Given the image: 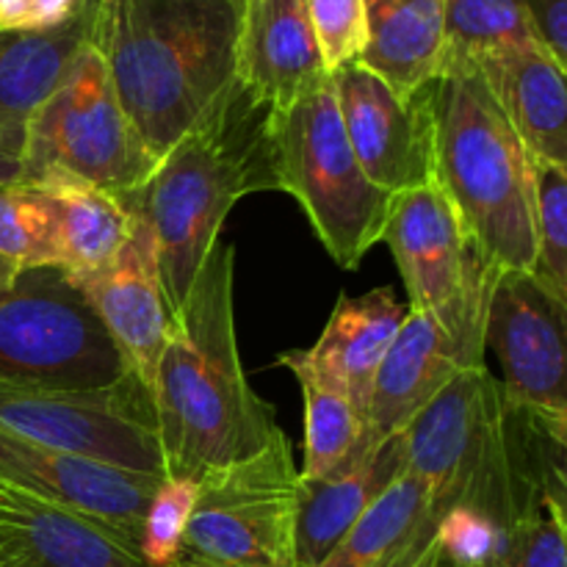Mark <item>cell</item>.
<instances>
[{
	"mask_svg": "<svg viewBox=\"0 0 567 567\" xmlns=\"http://www.w3.org/2000/svg\"><path fill=\"white\" fill-rule=\"evenodd\" d=\"M89 0H25V31H48L72 20Z\"/></svg>",
	"mask_w": 567,
	"mask_h": 567,
	"instance_id": "obj_35",
	"label": "cell"
},
{
	"mask_svg": "<svg viewBox=\"0 0 567 567\" xmlns=\"http://www.w3.org/2000/svg\"><path fill=\"white\" fill-rule=\"evenodd\" d=\"M127 377L109 332L59 269L22 271L0 299V380L109 388Z\"/></svg>",
	"mask_w": 567,
	"mask_h": 567,
	"instance_id": "obj_9",
	"label": "cell"
},
{
	"mask_svg": "<svg viewBox=\"0 0 567 567\" xmlns=\"http://www.w3.org/2000/svg\"><path fill=\"white\" fill-rule=\"evenodd\" d=\"M404 432L391 437L365 426L358 446L319 480H297L293 567H316L330 557L360 515L402 476Z\"/></svg>",
	"mask_w": 567,
	"mask_h": 567,
	"instance_id": "obj_17",
	"label": "cell"
},
{
	"mask_svg": "<svg viewBox=\"0 0 567 567\" xmlns=\"http://www.w3.org/2000/svg\"><path fill=\"white\" fill-rule=\"evenodd\" d=\"M297 480L282 430L252 457L205 471L172 565L293 567Z\"/></svg>",
	"mask_w": 567,
	"mask_h": 567,
	"instance_id": "obj_8",
	"label": "cell"
},
{
	"mask_svg": "<svg viewBox=\"0 0 567 567\" xmlns=\"http://www.w3.org/2000/svg\"><path fill=\"white\" fill-rule=\"evenodd\" d=\"M493 567H567L565 504L548 502L515 524Z\"/></svg>",
	"mask_w": 567,
	"mask_h": 567,
	"instance_id": "obj_30",
	"label": "cell"
},
{
	"mask_svg": "<svg viewBox=\"0 0 567 567\" xmlns=\"http://www.w3.org/2000/svg\"><path fill=\"white\" fill-rule=\"evenodd\" d=\"M20 164L25 183L64 177L120 199L142 188L158 166L92 42L28 120Z\"/></svg>",
	"mask_w": 567,
	"mask_h": 567,
	"instance_id": "obj_7",
	"label": "cell"
},
{
	"mask_svg": "<svg viewBox=\"0 0 567 567\" xmlns=\"http://www.w3.org/2000/svg\"><path fill=\"white\" fill-rule=\"evenodd\" d=\"M435 177L476 252L498 271H532L535 175L518 133L476 64L432 81Z\"/></svg>",
	"mask_w": 567,
	"mask_h": 567,
	"instance_id": "obj_5",
	"label": "cell"
},
{
	"mask_svg": "<svg viewBox=\"0 0 567 567\" xmlns=\"http://www.w3.org/2000/svg\"><path fill=\"white\" fill-rule=\"evenodd\" d=\"M507 532L468 509H452L437 526V565L493 567L502 554Z\"/></svg>",
	"mask_w": 567,
	"mask_h": 567,
	"instance_id": "obj_33",
	"label": "cell"
},
{
	"mask_svg": "<svg viewBox=\"0 0 567 567\" xmlns=\"http://www.w3.org/2000/svg\"><path fill=\"white\" fill-rule=\"evenodd\" d=\"M164 482L0 432V485L109 526L136 548L150 502Z\"/></svg>",
	"mask_w": 567,
	"mask_h": 567,
	"instance_id": "obj_15",
	"label": "cell"
},
{
	"mask_svg": "<svg viewBox=\"0 0 567 567\" xmlns=\"http://www.w3.org/2000/svg\"><path fill=\"white\" fill-rule=\"evenodd\" d=\"M194 491H197V482L166 480L150 502L147 518L142 526V543H138L142 559L150 567L172 565L175 559L188 513H192Z\"/></svg>",
	"mask_w": 567,
	"mask_h": 567,
	"instance_id": "obj_32",
	"label": "cell"
},
{
	"mask_svg": "<svg viewBox=\"0 0 567 567\" xmlns=\"http://www.w3.org/2000/svg\"><path fill=\"white\" fill-rule=\"evenodd\" d=\"M487 305L491 297L457 321L408 310L371 388L369 430L382 437L404 432L449 382L485 365Z\"/></svg>",
	"mask_w": 567,
	"mask_h": 567,
	"instance_id": "obj_14",
	"label": "cell"
},
{
	"mask_svg": "<svg viewBox=\"0 0 567 567\" xmlns=\"http://www.w3.org/2000/svg\"><path fill=\"white\" fill-rule=\"evenodd\" d=\"M75 288L109 332L127 371L142 382L144 391L153 393L155 365L166 343L172 310L147 221L136 214V225L122 252L103 271L86 277Z\"/></svg>",
	"mask_w": 567,
	"mask_h": 567,
	"instance_id": "obj_16",
	"label": "cell"
},
{
	"mask_svg": "<svg viewBox=\"0 0 567 567\" xmlns=\"http://www.w3.org/2000/svg\"><path fill=\"white\" fill-rule=\"evenodd\" d=\"M277 192L291 194L341 269H358L385 236L396 194L365 177L338 111L332 75L282 114H269Z\"/></svg>",
	"mask_w": 567,
	"mask_h": 567,
	"instance_id": "obj_6",
	"label": "cell"
},
{
	"mask_svg": "<svg viewBox=\"0 0 567 567\" xmlns=\"http://www.w3.org/2000/svg\"><path fill=\"white\" fill-rule=\"evenodd\" d=\"M17 181H22L20 158H11V155L0 153V186H3V183H17Z\"/></svg>",
	"mask_w": 567,
	"mask_h": 567,
	"instance_id": "obj_38",
	"label": "cell"
},
{
	"mask_svg": "<svg viewBox=\"0 0 567 567\" xmlns=\"http://www.w3.org/2000/svg\"><path fill=\"white\" fill-rule=\"evenodd\" d=\"M305 6L324 70L332 75L341 66L354 64L365 48L363 0H305Z\"/></svg>",
	"mask_w": 567,
	"mask_h": 567,
	"instance_id": "obj_31",
	"label": "cell"
},
{
	"mask_svg": "<svg viewBox=\"0 0 567 567\" xmlns=\"http://www.w3.org/2000/svg\"><path fill=\"white\" fill-rule=\"evenodd\" d=\"M0 31H25V0H0Z\"/></svg>",
	"mask_w": 567,
	"mask_h": 567,
	"instance_id": "obj_36",
	"label": "cell"
},
{
	"mask_svg": "<svg viewBox=\"0 0 567 567\" xmlns=\"http://www.w3.org/2000/svg\"><path fill=\"white\" fill-rule=\"evenodd\" d=\"M305 0H244L236 81L269 114H282L327 81Z\"/></svg>",
	"mask_w": 567,
	"mask_h": 567,
	"instance_id": "obj_18",
	"label": "cell"
},
{
	"mask_svg": "<svg viewBox=\"0 0 567 567\" xmlns=\"http://www.w3.org/2000/svg\"><path fill=\"white\" fill-rule=\"evenodd\" d=\"M0 432L133 474L164 476L153 402L136 377L109 388L0 380Z\"/></svg>",
	"mask_w": 567,
	"mask_h": 567,
	"instance_id": "obj_10",
	"label": "cell"
},
{
	"mask_svg": "<svg viewBox=\"0 0 567 567\" xmlns=\"http://www.w3.org/2000/svg\"><path fill=\"white\" fill-rule=\"evenodd\" d=\"M94 0L48 31H0V153L20 158L33 111L89 42Z\"/></svg>",
	"mask_w": 567,
	"mask_h": 567,
	"instance_id": "obj_21",
	"label": "cell"
},
{
	"mask_svg": "<svg viewBox=\"0 0 567 567\" xmlns=\"http://www.w3.org/2000/svg\"><path fill=\"white\" fill-rule=\"evenodd\" d=\"M365 48L358 64L410 100L441 75L443 0H363Z\"/></svg>",
	"mask_w": 567,
	"mask_h": 567,
	"instance_id": "obj_24",
	"label": "cell"
},
{
	"mask_svg": "<svg viewBox=\"0 0 567 567\" xmlns=\"http://www.w3.org/2000/svg\"><path fill=\"white\" fill-rule=\"evenodd\" d=\"M150 567V565H147ZM164 567H177V565H164Z\"/></svg>",
	"mask_w": 567,
	"mask_h": 567,
	"instance_id": "obj_39",
	"label": "cell"
},
{
	"mask_svg": "<svg viewBox=\"0 0 567 567\" xmlns=\"http://www.w3.org/2000/svg\"><path fill=\"white\" fill-rule=\"evenodd\" d=\"M20 277H22V271L17 269L11 260H6L3 255H0V299H6L11 291H14L17 282H20Z\"/></svg>",
	"mask_w": 567,
	"mask_h": 567,
	"instance_id": "obj_37",
	"label": "cell"
},
{
	"mask_svg": "<svg viewBox=\"0 0 567 567\" xmlns=\"http://www.w3.org/2000/svg\"><path fill=\"white\" fill-rule=\"evenodd\" d=\"M255 192H277L269 111L236 81L122 197L153 233L169 310L186 299L227 214Z\"/></svg>",
	"mask_w": 567,
	"mask_h": 567,
	"instance_id": "obj_4",
	"label": "cell"
},
{
	"mask_svg": "<svg viewBox=\"0 0 567 567\" xmlns=\"http://www.w3.org/2000/svg\"><path fill=\"white\" fill-rule=\"evenodd\" d=\"M0 567H6V565H3V563H0Z\"/></svg>",
	"mask_w": 567,
	"mask_h": 567,
	"instance_id": "obj_40",
	"label": "cell"
},
{
	"mask_svg": "<svg viewBox=\"0 0 567 567\" xmlns=\"http://www.w3.org/2000/svg\"><path fill=\"white\" fill-rule=\"evenodd\" d=\"M485 347L502 363V396L551 424L567 426V302L532 271H502L493 286Z\"/></svg>",
	"mask_w": 567,
	"mask_h": 567,
	"instance_id": "obj_12",
	"label": "cell"
},
{
	"mask_svg": "<svg viewBox=\"0 0 567 567\" xmlns=\"http://www.w3.org/2000/svg\"><path fill=\"white\" fill-rule=\"evenodd\" d=\"M430 496L408 468L316 567H437Z\"/></svg>",
	"mask_w": 567,
	"mask_h": 567,
	"instance_id": "obj_23",
	"label": "cell"
},
{
	"mask_svg": "<svg viewBox=\"0 0 567 567\" xmlns=\"http://www.w3.org/2000/svg\"><path fill=\"white\" fill-rule=\"evenodd\" d=\"M338 111L365 177L388 194H402L435 177V109L432 83L410 100L354 64L332 72Z\"/></svg>",
	"mask_w": 567,
	"mask_h": 567,
	"instance_id": "obj_13",
	"label": "cell"
},
{
	"mask_svg": "<svg viewBox=\"0 0 567 567\" xmlns=\"http://www.w3.org/2000/svg\"><path fill=\"white\" fill-rule=\"evenodd\" d=\"M55 208V269L78 286L103 271L131 238L136 210L125 199L81 181L37 183Z\"/></svg>",
	"mask_w": 567,
	"mask_h": 567,
	"instance_id": "obj_25",
	"label": "cell"
},
{
	"mask_svg": "<svg viewBox=\"0 0 567 567\" xmlns=\"http://www.w3.org/2000/svg\"><path fill=\"white\" fill-rule=\"evenodd\" d=\"M0 563L6 567H147L122 535L72 509L0 485Z\"/></svg>",
	"mask_w": 567,
	"mask_h": 567,
	"instance_id": "obj_19",
	"label": "cell"
},
{
	"mask_svg": "<svg viewBox=\"0 0 567 567\" xmlns=\"http://www.w3.org/2000/svg\"><path fill=\"white\" fill-rule=\"evenodd\" d=\"M0 255L20 271L55 269V208L37 183L0 186Z\"/></svg>",
	"mask_w": 567,
	"mask_h": 567,
	"instance_id": "obj_28",
	"label": "cell"
},
{
	"mask_svg": "<svg viewBox=\"0 0 567 567\" xmlns=\"http://www.w3.org/2000/svg\"><path fill=\"white\" fill-rule=\"evenodd\" d=\"M529 158L567 169L565 66L543 44H518L476 61Z\"/></svg>",
	"mask_w": 567,
	"mask_h": 567,
	"instance_id": "obj_20",
	"label": "cell"
},
{
	"mask_svg": "<svg viewBox=\"0 0 567 567\" xmlns=\"http://www.w3.org/2000/svg\"><path fill=\"white\" fill-rule=\"evenodd\" d=\"M537 42L567 70V0H526Z\"/></svg>",
	"mask_w": 567,
	"mask_h": 567,
	"instance_id": "obj_34",
	"label": "cell"
},
{
	"mask_svg": "<svg viewBox=\"0 0 567 567\" xmlns=\"http://www.w3.org/2000/svg\"><path fill=\"white\" fill-rule=\"evenodd\" d=\"M233 271L236 252L216 241L169 316L150 393L166 480L197 482L205 471L252 457L280 432L271 404L244 374Z\"/></svg>",
	"mask_w": 567,
	"mask_h": 567,
	"instance_id": "obj_2",
	"label": "cell"
},
{
	"mask_svg": "<svg viewBox=\"0 0 567 567\" xmlns=\"http://www.w3.org/2000/svg\"><path fill=\"white\" fill-rule=\"evenodd\" d=\"M532 42L537 37L526 0H443L441 72Z\"/></svg>",
	"mask_w": 567,
	"mask_h": 567,
	"instance_id": "obj_27",
	"label": "cell"
},
{
	"mask_svg": "<svg viewBox=\"0 0 567 567\" xmlns=\"http://www.w3.org/2000/svg\"><path fill=\"white\" fill-rule=\"evenodd\" d=\"M408 308L396 302L388 286L363 297L341 293L319 341L305 349L310 363L343 388L354 410L365 421L377 371L402 327Z\"/></svg>",
	"mask_w": 567,
	"mask_h": 567,
	"instance_id": "obj_22",
	"label": "cell"
},
{
	"mask_svg": "<svg viewBox=\"0 0 567 567\" xmlns=\"http://www.w3.org/2000/svg\"><path fill=\"white\" fill-rule=\"evenodd\" d=\"M535 175V241L532 275L567 302V169L532 158Z\"/></svg>",
	"mask_w": 567,
	"mask_h": 567,
	"instance_id": "obj_29",
	"label": "cell"
},
{
	"mask_svg": "<svg viewBox=\"0 0 567 567\" xmlns=\"http://www.w3.org/2000/svg\"><path fill=\"white\" fill-rule=\"evenodd\" d=\"M244 0H94L89 42L155 158L236 83Z\"/></svg>",
	"mask_w": 567,
	"mask_h": 567,
	"instance_id": "obj_3",
	"label": "cell"
},
{
	"mask_svg": "<svg viewBox=\"0 0 567 567\" xmlns=\"http://www.w3.org/2000/svg\"><path fill=\"white\" fill-rule=\"evenodd\" d=\"M277 363L297 377L305 399V465L299 476L319 480L338 468V463L358 446L365 421L343 388L310 363L305 349L282 352Z\"/></svg>",
	"mask_w": 567,
	"mask_h": 567,
	"instance_id": "obj_26",
	"label": "cell"
},
{
	"mask_svg": "<svg viewBox=\"0 0 567 567\" xmlns=\"http://www.w3.org/2000/svg\"><path fill=\"white\" fill-rule=\"evenodd\" d=\"M567 426L509 408L487 365L449 382L404 430V468L421 480L435 526L468 509L513 529L565 504Z\"/></svg>",
	"mask_w": 567,
	"mask_h": 567,
	"instance_id": "obj_1",
	"label": "cell"
},
{
	"mask_svg": "<svg viewBox=\"0 0 567 567\" xmlns=\"http://www.w3.org/2000/svg\"><path fill=\"white\" fill-rule=\"evenodd\" d=\"M382 241L396 258L413 313L457 321L487 299L502 271L471 244L435 181L393 197Z\"/></svg>",
	"mask_w": 567,
	"mask_h": 567,
	"instance_id": "obj_11",
	"label": "cell"
}]
</instances>
